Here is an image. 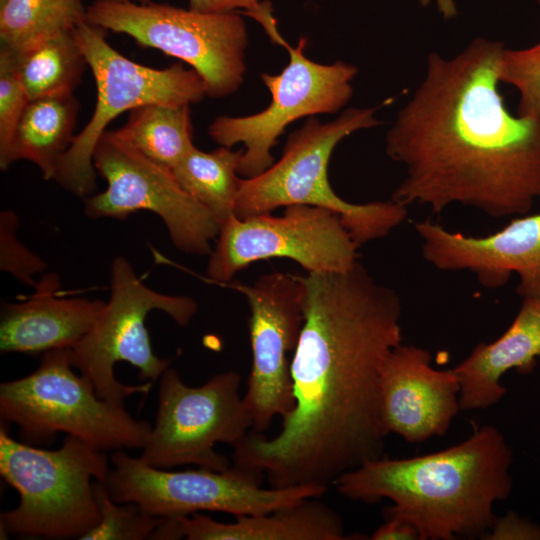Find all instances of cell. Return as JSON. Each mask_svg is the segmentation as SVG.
Returning a JSON list of instances; mask_svg holds the SVG:
<instances>
[{
    "label": "cell",
    "mask_w": 540,
    "mask_h": 540,
    "mask_svg": "<svg viewBox=\"0 0 540 540\" xmlns=\"http://www.w3.org/2000/svg\"><path fill=\"white\" fill-rule=\"evenodd\" d=\"M105 485L113 501L134 502L147 513L166 518L199 512L235 517L270 512L300 500L321 497L328 488L299 485L264 488V474L232 465L225 471L200 468L166 471L116 450Z\"/></svg>",
    "instance_id": "cell-10"
},
{
    "label": "cell",
    "mask_w": 540,
    "mask_h": 540,
    "mask_svg": "<svg viewBox=\"0 0 540 540\" xmlns=\"http://www.w3.org/2000/svg\"><path fill=\"white\" fill-rule=\"evenodd\" d=\"M98 1H133V0H98ZM138 1L148 2V1H151V0H138Z\"/></svg>",
    "instance_id": "cell-34"
},
{
    "label": "cell",
    "mask_w": 540,
    "mask_h": 540,
    "mask_svg": "<svg viewBox=\"0 0 540 540\" xmlns=\"http://www.w3.org/2000/svg\"><path fill=\"white\" fill-rule=\"evenodd\" d=\"M29 98L20 80L15 53L0 49V167L7 170L12 163L15 133Z\"/></svg>",
    "instance_id": "cell-28"
},
{
    "label": "cell",
    "mask_w": 540,
    "mask_h": 540,
    "mask_svg": "<svg viewBox=\"0 0 540 540\" xmlns=\"http://www.w3.org/2000/svg\"><path fill=\"white\" fill-rule=\"evenodd\" d=\"M233 287L247 299L252 365L244 402L252 431L265 433L278 416L294 407L291 360L304 323V288L300 276L272 272L253 284Z\"/></svg>",
    "instance_id": "cell-15"
},
{
    "label": "cell",
    "mask_w": 540,
    "mask_h": 540,
    "mask_svg": "<svg viewBox=\"0 0 540 540\" xmlns=\"http://www.w3.org/2000/svg\"><path fill=\"white\" fill-rule=\"evenodd\" d=\"M504 44L475 38L452 57L430 52L422 81L386 134L405 175L391 200L440 215L453 204L492 218L540 199V120L513 115L500 93Z\"/></svg>",
    "instance_id": "cell-2"
},
{
    "label": "cell",
    "mask_w": 540,
    "mask_h": 540,
    "mask_svg": "<svg viewBox=\"0 0 540 540\" xmlns=\"http://www.w3.org/2000/svg\"><path fill=\"white\" fill-rule=\"evenodd\" d=\"M93 164L107 187L85 198L87 216L125 219L140 210L150 211L162 219L177 249L210 255V241L219 234L220 225L180 186L171 169L152 161L111 130L100 137Z\"/></svg>",
    "instance_id": "cell-13"
},
{
    "label": "cell",
    "mask_w": 540,
    "mask_h": 540,
    "mask_svg": "<svg viewBox=\"0 0 540 540\" xmlns=\"http://www.w3.org/2000/svg\"><path fill=\"white\" fill-rule=\"evenodd\" d=\"M419 3L426 7L431 3L436 5L439 14L446 20L453 19L458 14V8L455 0H418Z\"/></svg>",
    "instance_id": "cell-33"
},
{
    "label": "cell",
    "mask_w": 540,
    "mask_h": 540,
    "mask_svg": "<svg viewBox=\"0 0 540 540\" xmlns=\"http://www.w3.org/2000/svg\"><path fill=\"white\" fill-rule=\"evenodd\" d=\"M85 20L81 0H0L1 45L17 51Z\"/></svg>",
    "instance_id": "cell-25"
},
{
    "label": "cell",
    "mask_w": 540,
    "mask_h": 540,
    "mask_svg": "<svg viewBox=\"0 0 540 540\" xmlns=\"http://www.w3.org/2000/svg\"><path fill=\"white\" fill-rule=\"evenodd\" d=\"M304 323L291 359L294 407L272 437L250 430L233 464L270 487L328 488L342 474L384 456L380 375L402 343V303L356 263L300 276Z\"/></svg>",
    "instance_id": "cell-1"
},
{
    "label": "cell",
    "mask_w": 540,
    "mask_h": 540,
    "mask_svg": "<svg viewBox=\"0 0 540 540\" xmlns=\"http://www.w3.org/2000/svg\"><path fill=\"white\" fill-rule=\"evenodd\" d=\"M540 358V299L523 298L512 323L496 340L478 343L453 369L463 411L484 410L506 394L501 377L509 370L533 373Z\"/></svg>",
    "instance_id": "cell-19"
},
{
    "label": "cell",
    "mask_w": 540,
    "mask_h": 540,
    "mask_svg": "<svg viewBox=\"0 0 540 540\" xmlns=\"http://www.w3.org/2000/svg\"><path fill=\"white\" fill-rule=\"evenodd\" d=\"M486 540H540V526L516 512L509 511L493 524L482 537Z\"/></svg>",
    "instance_id": "cell-30"
},
{
    "label": "cell",
    "mask_w": 540,
    "mask_h": 540,
    "mask_svg": "<svg viewBox=\"0 0 540 540\" xmlns=\"http://www.w3.org/2000/svg\"><path fill=\"white\" fill-rule=\"evenodd\" d=\"M73 33L93 73L97 99L90 120L74 137L53 180L74 195L87 198L96 189L95 147L115 118L146 104L190 105L207 93L199 74L180 62L162 69L138 64L108 43L105 29L86 20Z\"/></svg>",
    "instance_id": "cell-8"
},
{
    "label": "cell",
    "mask_w": 540,
    "mask_h": 540,
    "mask_svg": "<svg viewBox=\"0 0 540 540\" xmlns=\"http://www.w3.org/2000/svg\"><path fill=\"white\" fill-rule=\"evenodd\" d=\"M116 131L146 157L169 169L194 147L190 105L139 106Z\"/></svg>",
    "instance_id": "cell-24"
},
{
    "label": "cell",
    "mask_w": 540,
    "mask_h": 540,
    "mask_svg": "<svg viewBox=\"0 0 540 540\" xmlns=\"http://www.w3.org/2000/svg\"><path fill=\"white\" fill-rule=\"evenodd\" d=\"M422 255L441 271H468L489 289L518 276L517 294L540 299V212L513 218L486 236L452 232L429 219L414 223Z\"/></svg>",
    "instance_id": "cell-16"
},
{
    "label": "cell",
    "mask_w": 540,
    "mask_h": 540,
    "mask_svg": "<svg viewBox=\"0 0 540 540\" xmlns=\"http://www.w3.org/2000/svg\"><path fill=\"white\" fill-rule=\"evenodd\" d=\"M73 367L71 349H54L43 353L33 373L1 383V419L17 425L30 445L48 444L64 432L104 452L142 449L152 425L99 397Z\"/></svg>",
    "instance_id": "cell-7"
},
{
    "label": "cell",
    "mask_w": 540,
    "mask_h": 540,
    "mask_svg": "<svg viewBox=\"0 0 540 540\" xmlns=\"http://www.w3.org/2000/svg\"><path fill=\"white\" fill-rule=\"evenodd\" d=\"M376 111V107H351L327 123L309 117L289 135L276 163L255 177L241 178L235 216L244 219L280 207L310 205L339 215L358 247L386 237L406 219V206L393 200L350 203L334 192L328 180L336 145L357 131L378 126Z\"/></svg>",
    "instance_id": "cell-4"
},
{
    "label": "cell",
    "mask_w": 540,
    "mask_h": 540,
    "mask_svg": "<svg viewBox=\"0 0 540 540\" xmlns=\"http://www.w3.org/2000/svg\"><path fill=\"white\" fill-rule=\"evenodd\" d=\"M431 363L427 349L402 343L386 357L380 388L387 434L420 443L448 432L461 410L460 382L453 369L438 370Z\"/></svg>",
    "instance_id": "cell-17"
},
{
    "label": "cell",
    "mask_w": 540,
    "mask_h": 540,
    "mask_svg": "<svg viewBox=\"0 0 540 540\" xmlns=\"http://www.w3.org/2000/svg\"><path fill=\"white\" fill-rule=\"evenodd\" d=\"M93 493L100 513L99 524L81 540L151 539L162 517L151 515L134 502L117 503L104 482H93Z\"/></svg>",
    "instance_id": "cell-26"
},
{
    "label": "cell",
    "mask_w": 540,
    "mask_h": 540,
    "mask_svg": "<svg viewBox=\"0 0 540 540\" xmlns=\"http://www.w3.org/2000/svg\"><path fill=\"white\" fill-rule=\"evenodd\" d=\"M86 21L189 64L211 98L229 96L243 83L248 33L236 12L202 13L152 1L95 0L86 7Z\"/></svg>",
    "instance_id": "cell-9"
},
{
    "label": "cell",
    "mask_w": 540,
    "mask_h": 540,
    "mask_svg": "<svg viewBox=\"0 0 540 540\" xmlns=\"http://www.w3.org/2000/svg\"><path fill=\"white\" fill-rule=\"evenodd\" d=\"M537 1H538L539 5H540V0H537Z\"/></svg>",
    "instance_id": "cell-35"
},
{
    "label": "cell",
    "mask_w": 540,
    "mask_h": 540,
    "mask_svg": "<svg viewBox=\"0 0 540 540\" xmlns=\"http://www.w3.org/2000/svg\"><path fill=\"white\" fill-rule=\"evenodd\" d=\"M110 470L104 451L67 435L56 450L13 439L0 428V474L19 493V504L0 514L1 536L80 539L100 522L92 480Z\"/></svg>",
    "instance_id": "cell-5"
},
{
    "label": "cell",
    "mask_w": 540,
    "mask_h": 540,
    "mask_svg": "<svg viewBox=\"0 0 540 540\" xmlns=\"http://www.w3.org/2000/svg\"><path fill=\"white\" fill-rule=\"evenodd\" d=\"M372 540H420L417 528L410 522L398 518L387 517L371 535Z\"/></svg>",
    "instance_id": "cell-32"
},
{
    "label": "cell",
    "mask_w": 540,
    "mask_h": 540,
    "mask_svg": "<svg viewBox=\"0 0 540 540\" xmlns=\"http://www.w3.org/2000/svg\"><path fill=\"white\" fill-rule=\"evenodd\" d=\"M306 40L296 47L286 41L289 63L279 74L262 73L271 94L270 104L248 116H219L208 127L210 137L228 148L242 143L238 174L252 178L274 163L272 148L292 122L318 114H333L347 105L353 94L356 66L336 61L320 64L304 55Z\"/></svg>",
    "instance_id": "cell-12"
},
{
    "label": "cell",
    "mask_w": 540,
    "mask_h": 540,
    "mask_svg": "<svg viewBox=\"0 0 540 540\" xmlns=\"http://www.w3.org/2000/svg\"><path fill=\"white\" fill-rule=\"evenodd\" d=\"M189 9L202 13H229L237 9H246L249 16L262 9L264 3L259 0H188Z\"/></svg>",
    "instance_id": "cell-31"
},
{
    "label": "cell",
    "mask_w": 540,
    "mask_h": 540,
    "mask_svg": "<svg viewBox=\"0 0 540 540\" xmlns=\"http://www.w3.org/2000/svg\"><path fill=\"white\" fill-rule=\"evenodd\" d=\"M160 310L185 327L197 312L195 300L147 287L129 261L117 256L111 266V295L91 330L72 349V363L113 404L135 393L147 394L171 361L153 352L145 320Z\"/></svg>",
    "instance_id": "cell-6"
},
{
    "label": "cell",
    "mask_w": 540,
    "mask_h": 540,
    "mask_svg": "<svg viewBox=\"0 0 540 540\" xmlns=\"http://www.w3.org/2000/svg\"><path fill=\"white\" fill-rule=\"evenodd\" d=\"M243 150L220 146L212 152L193 147L172 169L180 186L202 204L219 225L235 216Z\"/></svg>",
    "instance_id": "cell-23"
},
{
    "label": "cell",
    "mask_w": 540,
    "mask_h": 540,
    "mask_svg": "<svg viewBox=\"0 0 540 540\" xmlns=\"http://www.w3.org/2000/svg\"><path fill=\"white\" fill-rule=\"evenodd\" d=\"M19 221L12 210L0 213V268L26 285H35L34 276L46 263L17 238Z\"/></svg>",
    "instance_id": "cell-29"
},
{
    "label": "cell",
    "mask_w": 540,
    "mask_h": 540,
    "mask_svg": "<svg viewBox=\"0 0 540 540\" xmlns=\"http://www.w3.org/2000/svg\"><path fill=\"white\" fill-rule=\"evenodd\" d=\"M78 111L73 92L29 100L15 133L12 163L28 160L40 169L45 180H53L76 136Z\"/></svg>",
    "instance_id": "cell-21"
},
{
    "label": "cell",
    "mask_w": 540,
    "mask_h": 540,
    "mask_svg": "<svg viewBox=\"0 0 540 540\" xmlns=\"http://www.w3.org/2000/svg\"><path fill=\"white\" fill-rule=\"evenodd\" d=\"M207 275L228 282L260 260L288 258L308 273L342 272L358 261L359 248L336 213L310 205H290L281 216H236L220 225Z\"/></svg>",
    "instance_id": "cell-14"
},
{
    "label": "cell",
    "mask_w": 540,
    "mask_h": 540,
    "mask_svg": "<svg viewBox=\"0 0 540 540\" xmlns=\"http://www.w3.org/2000/svg\"><path fill=\"white\" fill-rule=\"evenodd\" d=\"M498 76L519 92L517 115L540 120V42L522 49L504 47Z\"/></svg>",
    "instance_id": "cell-27"
},
{
    "label": "cell",
    "mask_w": 540,
    "mask_h": 540,
    "mask_svg": "<svg viewBox=\"0 0 540 540\" xmlns=\"http://www.w3.org/2000/svg\"><path fill=\"white\" fill-rule=\"evenodd\" d=\"M512 462L505 436L485 424L461 443L435 453L367 461L332 485L354 501L391 500L385 518L410 522L420 540L481 538L496 518L494 504L512 491Z\"/></svg>",
    "instance_id": "cell-3"
},
{
    "label": "cell",
    "mask_w": 540,
    "mask_h": 540,
    "mask_svg": "<svg viewBox=\"0 0 540 540\" xmlns=\"http://www.w3.org/2000/svg\"><path fill=\"white\" fill-rule=\"evenodd\" d=\"M73 30L59 31L13 50L29 100L72 93L81 82L88 63Z\"/></svg>",
    "instance_id": "cell-22"
},
{
    "label": "cell",
    "mask_w": 540,
    "mask_h": 540,
    "mask_svg": "<svg viewBox=\"0 0 540 540\" xmlns=\"http://www.w3.org/2000/svg\"><path fill=\"white\" fill-rule=\"evenodd\" d=\"M240 387L241 376L235 371L190 387L175 369L167 368L160 377L155 424L139 458L160 469L184 464L229 469V459L215 445L233 446L252 429Z\"/></svg>",
    "instance_id": "cell-11"
},
{
    "label": "cell",
    "mask_w": 540,
    "mask_h": 540,
    "mask_svg": "<svg viewBox=\"0 0 540 540\" xmlns=\"http://www.w3.org/2000/svg\"><path fill=\"white\" fill-rule=\"evenodd\" d=\"M218 522L201 513L175 518L176 539L188 540H344L340 515L317 497L270 512Z\"/></svg>",
    "instance_id": "cell-20"
},
{
    "label": "cell",
    "mask_w": 540,
    "mask_h": 540,
    "mask_svg": "<svg viewBox=\"0 0 540 540\" xmlns=\"http://www.w3.org/2000/svg\"><path fill=\"white\" fill-rule=\"evenodd\" d=\"M60 278L48 273L34 293L19 303L1 305L0 351L44 353L72 349L91 330L105 302L59 295Z\"/></svg>",
    "instance_id": "cell-18"
}]
</instances>
